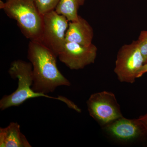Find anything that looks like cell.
Masks as SVG:
<instances>
[{"mask_svg":"<svg viewBox=\"0 0 147 147\" xmlns=\"http://www.w3.org/2000/svg\"><path fill=\"white\" fill-rule=\"evenodd\" d=\"M57 58L53 52L41 42L30 40L28 59L32 65L33 90L47 94L55 91L58 87L71 86L69 81L59 70Z\"/></svg>","mask_w":147,"mask_h":147,"instance_id":"6da1fadb","label":"cell"},{"mask_svg":"<svg viewBox=\"0 0 147 147\" xmlns=\"http://www.w3.org/2000/svg\"><path fill=\"white\" fill-rule=\"evenodd\" d=\"M11 78L17 79L18 86L13 92L5 95L0 100V109L5 110L11 107H17L27 100L32 98L44 97L61 100L69 108L81 113V109L71 100L63 96L54 97L47 94L36 92L32 89L33 83V68L32 64L22 60L13 61L8 70Z\"/></svg>","mask_w":147,"mask_h":147,"instance_id":"7a4b0ae2","label":"cell"},{"mask_svg":"<svg viewBox=\"0 0 147 147\" xmlns=\"http://www.w3.org/2000/svg\"><path fill=\"white\" fill-rule=\"evenodd\" d=\"M0 9L9 18L14 19L24 36L31 41H40L42 26V15L34 0L0 1Z\"/></svg>","mask_w":147,"mask_h":147,"instance_id":"3957f363","label":"cell"},{"mask_svg":"<svg viewBox=\"0 0 147 147\" xmlns=\"http://www.w3.org/2000/svg\"><path fill=\"white\" fill-rule=\"evenodd\" d=\"M42 15V32L39 42L58 58L66 42V33L69 21L55 10Z\"/></svg>","mask_w":147,"mask_h":147,"instance_id":"277c9868","label":"cell"},{"mask_svg":"<svg viewBox=\"0 0 147 147\" xmlns=\"http://www.w3.org/2000/svg\"><path fill=\"white\" fill-rule=\"evenodd\" d=\"M144 63L137 40H134L120 49L117 55L114 71L120 82L133 84Z\"/></svg>","mask_w":147,"mask_h":147,"instance_id":"5b68a950","label":"cell"},{"mask_svg":"<svg viewBox=\"0 0 147 147\" xmlns=\"http://www.w3.org/2000/svg\"><path fill=\"white\" fill-rule=\"evenodd\" d=\"M90 115L104 126L123 117L115 96L112 92L104 91L91 95L87 101Z\"/></svg>","mask_w":147,"mask_h":147,"instance_id":"8992f818","label":"cell"},{"mask_svg":"<svg viewBox=\"0 0 147 147\" xmlns=\"http://www.w3.org/2000/svg\"><path fill=\"white\" fill-rule=\"evenodd\" d=\"M97 52V47L92 43L89 46H84L75 42H66L58 58L70 69L79 70L94 63Z\"/></svg>","mask_w":147,"mask_h":147,"instance_id":"52a82bcc","label":"cell"},{"mask_svg":"<svg viewBox=\"0 0 147 147\" xmlns=\"http://www.w3.org/2000/svg\"><path fill=\"white\" fill-rule=\"evenodd\" d=\"M104 127L108 135L119 142H132L147 134L138 119H128L123 117Z\"/></svg>","mask_w":147,"mask_h":147,"instance_id":"ba28073f","label":"cell"},{"mask_svg":"<svg viewBox=\"0 0 147 147\" xmlns=\"http://www.w3.org/2000/svg\"><path fill=\"white\" fill-rule=\"evenodd\" d=\"M93 36V30L91 26L82 16H79L77 20L69 23L66 33V42L89 46L92 44Z\"/></svg>","mask_w":147,"mask_h":147,"instance_id":"9c48e42d","label":"cell"},{"mask_svg":"<svg viewBox=\"0 0 147 147\" xmlns=\"http://www.w3.org/2000/svg\"><path fill=\"white\" fill-rule=\"evenodd\" d=\"M0 147H31L26 136L20 130V125L11 122L5 128H0Z\"/></svg>","mask_w":147,"mask_h":147,"instance_id":"30bf717a","label":"cell"},{"mask_svg":"<svg viewBox=\"0 0 147 147\" xmlns=\"http://www.w3.org/2000/svg\"><path fill=\"white\" fill-rule=\"evenodd\" d=\"M87 0H61L55 10L63 15L68 21H76L79 18L78 9Z\"/></svg>","mask_w":147,"mask_h":147,"instance_id":"8fae6325","label":"cell"},{"mask_svg":"<svg viewBox=\"0 0 147 147\" xmlns=\"http://www.w3.org/2000/svg\"><path fill=\"white\" fill-rule=\"evenodd\" d=\"M40 13L43 15L55 10L61 0H34Z\"/></svg>","mask_w":147,"mask_h":147,"instance_id":"7c38bea8","label":"cell"},{"mask_svg":"<svg viewBox=\"0 0 147 147\" xmlns=\"http://www.w3.org/2000/svg\"><path fill=\"white\" fill-rule=\"evenodd\" d=\"M137 41L145 63L147 61V31L141 32Z\"/></svg>","mask_w":147,"mask_h":147,"instance_id":"4fadbf2b","label":"cell"},{"mask_svg":"<svg viewBox=\"0 0 147 147\" xmlns=\"http://www.w3.org/2000/svg\"><path fill=\"white\" fill-rule=\"evenodd\" d=\"M138 119L142 123L147 133V113L144 115L140 116Z\"/></svg>","mask_w":147,"mask_h":147,"instance_id":"5bb4252c","label":"cell"},{"mask_svg":"<svg viewBox=\"0 0 147 147\" xmlns=\"http://www.w3.org/2000/svg\"><path fill=\"white\" fill-rule=\"evenodd\" d=\"M147 72V61L142 66V68L140 69L138 74H137V78H140L143 76L144 74Z\"/></svg>","mask_w":147,"mask_h":147,"instance_id":"9a60e30c","label":"cell"}]
</instances>
